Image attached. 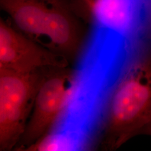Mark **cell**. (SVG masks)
<instances>
[{
    "instance_id": "obj_1",
    "label": "cell",
    "mask_w": 151,
    "mask_h": 151,
    "mask_svg": "<svg viewBox=\"0 0 151 151\" xmlns=\"http://www.w3.org/2000/svg\"><path fill=\"white\" fill-rule=\"evenodd\" d=\"M0 1L19 32L69 62L77 60L84 43L67 0Z\"/></svg>"
},
{
    "instance_id": "obj_5",
    "label": "cell",
    "mask_w": 151,
    "mask_h": 151,
    "mask_svg": "<svg viewBox=\"0 0 151 151\" xmlns=\"http://www.w3.org/2000/svg\"><path fill=\"white\" fill-rule=\"evenodd\" d=\"M70 62L34 42L3 20L0 22V68L29 73L45 67H67Z\"/></svg>"
},
{
    "instance_id": "obj_7",
    "label": "cell",
    "mask_w": 151,
    "mask_h": 151,
    "mask_svg": "<svg viewBox=\"0 0 151 151\" xmlns=\"http://www.w3.org/2000/svg\"><path fill=\"white\" fill-rule=\"evenodd\" d=\"M143 134H146V135H151V123L144 130Z\"/></svg>"
},
{
    "instance_id": "obj_4",
    "label": "cell",
    "mask_w": 151,
    "mask_h": 151,
    "mask_svg": "<svg viewBox=\"0 0 151 151\" xmlns=\"http://www.w3.org/2000/svg\"><path fill=\"white\" fill-rule=\"evenodd\" d=\"M74 70L67 67H45L25 130L16 149L26 151L53 128L70 94Z\"/></svg>"
},
{
    "instance_id": "obj_3",
    "label": "cell",
    "mask_w": 151,
    "mask_h": 151,
    "mask_svg": "<svg viewBox=\"0 0 151 151\" xmlns=\"http://www.w3.org/2000/svg\"><path fill=\"white\" fill-rule=\"evenodd\" d=\"M44 70L21 73L0 68V151H10L18 145L32 111Z\"/></svg>"
},
{
    "instance_id": "obj_6",
    "label": "cell",
    "mask_w": 151,
    "mask_h": 151,
    "mask_svg": "<svg viewBox=\"0 0 151 151\" xmlns=\"http://www.w3.org/2000/svg\"><path fill=\"white\" fill-rule=\"evenodd\" d=\"M145 11L147 27L151 44V0H145Z\"/></svg>"
},
{
    "instance_id": "obj_2",
    "label": "cell",
    "mask_w": 151,
    "mask_h": 151,
    "mask_svg": "<svg viewBox=\"0 0 151 151\" xmlns=\"http://www.w3.org/2000/svg\"><path fill=\"white\" fill-rule=\"evenodd\" d=\"M151 123V50L137 60L115 88L108 104L99 146L119 148Z\"/></svg>"
}]
</instances>
